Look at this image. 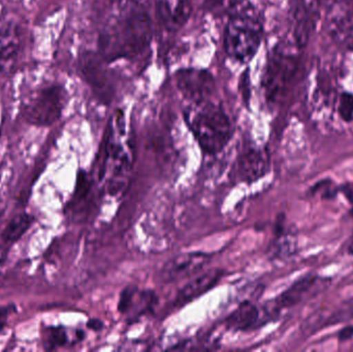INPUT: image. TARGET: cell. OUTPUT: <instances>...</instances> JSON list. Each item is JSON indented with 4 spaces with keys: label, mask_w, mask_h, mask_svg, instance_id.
<instances>
[{
    "label": "cell",
    "mask_w": 353,
    "mask_h": 352,
    "mask_svg": "<svg viewBox=\"0 0 353 352\" xmlns=\"http://www.w3.org/2000/svg\"><path fill=\"white\" fill-rule=\"evenodd\" d=\"M152 37L150 14L142 6L132 4L103 31L99 55L108 62L132 59L148 49Z\"/></svg>",
    "instance_id": "6da1fadb"
},
{
    "label": "cell",
    "mask_w": 353,
    "mask_h": 352,
    "mask_svg": "<svg viewBox=\"0 0 353 352\" xmlns=\"http://www.w3.org/2000/svg\"><path fill=\"white\" fill-rule=\"evenodd\" d=\"M199 105L189 115V127L205 154H217L232 138L234 124L218 105L205 103Z\"/></svg>",
    "instance_id": "7a4b0ae2"
},
{
    "label": "cell",
    "mask_w": 353,
    "mask_h": 352,
    "mask_svg": "<svg viewBox=\"0 0 353 352\" xmlns=\"http://www.w3.org/2000/svg\"><path fill=\"white\" fill-rule=\"evenodd\" d=\"M263 28L252 14L236 12L232 14L224 31V50L226 55L239 63L252 60L261 45Z\"/></svg>",
    "instance_id": "3957f363"
},
{
    "label": "cell",
    "mask_w": 353,
    "mask_h": 352,
    "mask_svg": "<svg viewBox=\"0 0 353 352\" xmlns=\"http://www.w3.org/2000/svg\"><path fill=\"white\" fill-rule=\"evenodd\" d=\"M66 101L68 93L63 86L45 85L33 90L25 99L21 105V114L27 123L47 127L60 119Z\"/></svg>",
    "instance_id": "277c9868"
},
{
    "label": "cell",
    "mask_w": 353,
    "mask_h": 352,
    "mask_svg": "<svg viewBox=\"0 0 353 352\" xmlns=\"http://www.w3.org/2000/svg\"><path fill=\"white\" fill-rule=\"evenodd\" d=\"M176 89L187 101L195 105L205 103L216 88L215 79L207 70L182 68L175 74Z\"/></svg>",
    "instance_id": "5b68a950"
},
{
    "label": "cell",
    "mask_w": 353,
    "mask_h": 352,
    "mask_svg": "<svg viewBox=\"0 0 353 352\" xmlns=\"http://www.w3.org/2000/svg\"><path fill=\"white\" fill-rule=\"evenodd\" d=\"M294 72L296 62L294 58L282 52H276L272 56L263 79L265 96L269 101H275L282 96L292 81Z\"/></svg>",
    "instance_id": "8992f818"
},
{
    "label": "cell",
    "mask_w": 353,
    "mask_h": 352,
    "mask_svg": "<svg viewBox=\"0 0 353 352\" xmlns=\"http://www.w3.org/2000/svg\"><path fill=\"white\" fill-rule=\"evenodd\" d=\"M211 260L205 252H188L179 254L168 260L159 271V279L161 283H174L195 276L201 272Z\"/></svg>",
    "instance_id": "52a82bcc"
},
{
    "label": "cell",
    "mask_w": 353,
    "mask_h": 352,
    "mask_svg": "<svg viewBox=\"0 0 353 352\" xmlns=\"http://www.w3.org/2000/svg\"><path fill=\"white\" fill-rule=\"evenodd\" d=\"M103 61L105 60L101 57V55L97 57L93 54H85L80 60V70L83 78L97 93V96L101 97L103 101H109L111 99L113 88H112L109 76L103 68Z\"/></svg>",
    "instance_id": "ba28073f"
},
{
    "label": "cell",
    "mask_w": 353,
    "mask_h": 352,
    "mask_svg": "<svg viewBox=\"0 0 353 352\" xmlns=\"http://www.w3.org/2000/svg\"><path fill=\"white\" fill-rule=\"evenodd\" d=\"M154 291H140L137 287H128L120 295L118 310L128 316L130 320H136L151 312L157 304Z\"/></svg>",
    "instance_id": "9c48e42d"
},
{
    "label": "cell",
    "mask_w": 353,
    "mask_h": 352,
    "mask_svg": "<svg viewBox=\"0 0 353 352\" xmlns=\"http://www.w3.org/2000/svg\"><path fill=\"white\" fill-rule=\"evenodd\" d=\"M192 8V0H157V2L159 22L169 32H176L187 24Z\"/></svg>",
    "instance_id": "30bf717a"
},
{
    "label": "cell",
    "mask_w": 353,
    "mask_h": 352,
    "mask_svg": "<svg viewBox=\"0 0 353 352\" xmlns=\"http://www.w3.org/2000/svg\"><path fill=\"white\" fill-rule=\"evenodd\" d=\"M223 275V271L218 270V269H213V270L195 275L194 278H191V280L179 291L175 300L176 305H186L193 300L205 295L210 289L217 285Z\"/></svg>",
    "instance_id": "8fae6325"
},
{
    "label": "cell",
    "mask_w": 353,
    "mask_h": 352,
    "mask_svg": "<svg viewBox=\"0 0 353 352\" xmlns=\"http://www.w3.org/2000/svg\"><path fill=\"white\" fill-rule=\"evenodd\" d=\"M267 171L268 158L256 149L244 151L236 161V176L240 181H256L263 177Z\"/></svg>",
    "instance_id": "7c38bea8"
},
{
    "label": "cell",
    "mask_w": 353,
    "mask_h": 352,
    "mask_svg": "<svg viewBox=\"0 0 353 352\" xmlns=\"http://www.w3.org/2000/svg\"><path fill=\"white\" fill-rule=\"evenodd\" d=\"M20 26L12 21L0 23V72L10 68L20 51Z\"/></svg>",
    "instance_id": "4fadbf2b"
},
{
    "label": "cell",
    "mask_w": 353,
    "mask_h": 352,
    "mask_svg": "<svg viewBox=\"0 0 353 352\" xmlns=\"http://www.w3.org/2000/svg\"><path fill=\"white\" fill-rule=\"evenodd\" d=\"M319 281V277L315 275H307L299 279L290 289L282 293L275 300V308L277 310L283 308H290L302 302L313 289H315Z\"/></svg>",
    "instance_id": "5bb4252c"
},
{
    "label": "cell",
    "mask_w": 353,
    "mask_h": 352,
    "mask_svg": "<svg viewBox=\"0 0 353 352\" xmlns=\"http://www.w3.org/2000/svg\"><path fill=\"white\" fill-rule=\"evenodd\" d=\"M261 312L251 302H243L238 308L226 318V327L232 331H249L259 326Z\"/></svg>",
    "instance_id": "9a60e30c"
},
{
    "label": "cell",
    "mask_w": 353,
    "mask_h": 352,
    "mask_svg": "<svg viewBox=\"0 0 353 352\" xmlns=\"http://www.w3.org/2000/svg\"><path fill=\"white\" fill-rule=\"evenodd\" d=\"M34 222L32 215L26 212L19 213L10 219L1 233V239L6 243L12 244L19 241Z\"/></svg>",
    "instance_id": "2e32d148"
},
{
    "label": "cell",
    "mask_w": 353,
    "mask_h": 352,
    "mask_svg": "<svg viewBox=\"0 0 353 352\" xmlns=\"http://www.w3.org/2000/svg\"><path fill=\"white\" fill-rule=\"evenodd\" d=\"M68 343V335L63 327H51L45 333V347L47 351H55L65 346Z\"/></svg>",
    "instance_id": "e0dca14e"
},
{
    "label": "cell",
    "mask_w": 353,
    "mask_h": 352,
    "mask_svg": "<svg viewBox=\"0 0 353 352\" xmlns=\"http://www.w3.org/2000/svg\"><path fill=\"white\" fill-rule=\"evenodd\" d=\"M244 0H205L203 6L210 14L224 16L236 10Z\"/></svg>",
    "instance_id": "ac0fdd59"
},
{
    "label": "cell",
    "mask_w": 353,
    "mask_h": 352,
    "mask_svg": "<svg viewBox=\"0 0 353 352\" xmlns=\"http://www.w3.org/2000/svg\"><path fill=\"white\" fill-rule=\"evenodd\" d=\"M353 318V298L350 301L342 304L327 320V324H337L348 322Z\"/></svg>",
    "instance_id": "d6986e66"
},
{
    "label": "cell",
    "mask_w": 353,
    "mask_h": 352,
    "mask_svg": "<svg viewBox=\"0 0 353 352\" xmlns=\"http://www.w3.org/2000/svg\"><path fill=\"white\" fill-rule=\"evenodd\" d=\"M339 114L342 119L350 122L353 119V94L344 92L340 97Z\"/></svg>",
    "instance_id": "ffe728a7"
},
{
    "label": "cell",
    "mask_w": 353,
    "mask_h": 352,
    "mask_svg": "<svg viewBox=\"0 0 353 352\" xmlns=\"http://www.w3.org/2000/svg\"><path fill=\"white\" fill-rule=\"evenodd\" d=\"M17 307L14 304L10 305L0 306V332L6 328L8 324V318L16 312Z\"/></svg>",
    "instance_id": "44dd1931"
},
{
    "label": "cell",
    "mask_w": 353,
    "mask_h": 352,
    "mask_svg": "<svg viewBox=\"0 0 353 352\" xmlns=\"http://www.w3.org/2000/svg\"><path fill=\"white\" fill-rule=\"evenodd\" d=\"M353 337V326L346 327V328L342 329L338 334V338L341 342L343 341L350 340Z\"/></svg>",
    "instance_id": "7402d4cb"
},
{
    "label": "cell",
    "mask_w": 353,
    "mask_h": 352,
    "mask_svg": "<svg viewBox=\"0 0 353 352\" xmlns=\"http://www.w3.org/2000/svg\"><path fill=\"white\" fill-rule=\"evenodd\" d=\"M342 191H343V194H345L346 198H347L350 202H353V183L343 186V187H342Z\"/></svg>",
    "instance_id": "603a6c76"
},
{
    "label": "cell",
    "mask_w": 353,
    "mask_h": 352,
    "mask_svg": "<svg viewBox=\"0 0 353 352\" xmlns=\"http://www.w3.org/2000/svg\"><path fill=\"white\" fill-rule=\"evenodd\" d=\"M103 324L101 320H91L90 322H88V328L92 329L94 331H99L103 329Z\"/></svg>",
    "instance_id": "cb8c5ba5"
},
{
    "label": "cell",
    "mask_w": 353,
    "mask_h": 352,
    "mask_svg": "<svg viewBox=\"0 0 353 352\" xmlns=\"http://www.w3.org/2000/svg\"><path fill=\"white\" fill-rule=\"evenodd\" d=\"M347 251L348 253L352 254V256H353V235L352 239H350V242H348Z\"/></svg>",
    "instance_id": "d4e9b609"
}]
</instances>
